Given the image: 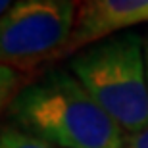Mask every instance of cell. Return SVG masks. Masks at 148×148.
<instances>
[{
    "label": "cell",
    "mask_w": 148,
    "mask_h": 148,
    "mask_svg": "<svg viewBox=\"0 0 148 148\" xmlns=\"http://www.w3.org/2000/svg\"><path fill=\"white\" fill-rule=\"evenodd\" d=\"M69 71L127 133L148 127V79L143 37L121 31L69 56Z\"/></svg>",
    "instance_id": "7a4b0ae2"
},
{
    "label": "cell",
    "mask_w": 148,
    "mask_h": 148,
    "mask_svg": "<svg viewBox=\"0 0 148 148\" xmlns=\"http://www.w3.org/2000/svg\"><path fill=\"white\" fill-rule=\"evenodd\" d=\"M0 148H58L54 144L40 140L37 137H31L21 129L16 127H4L2 137H0Z\"/></svg>",
    "instance_id": "5b68a950"
},
{
    "label": "cell",
    "mask_w": 148,
    "mask_h": 148,
    "mask_svg": "<svg viewBox=\"0 0 148 148\" xmlns=\"http://www.w3.org/2000/svg\"><path fill=\"white\" fill-rule=\"evenodd\" d=\"M23 133L58 148H121L127 133L71 71L50 67L8 104Z\"/></svg>",
    "instance_id": "6da1fadb"
},
{
    "label": "cell",
    "mask_w": 148,
    "mask_h": 148,
    "mask_svg": "<svg viewBox=\"0 0 148 148\" xmlns=\"http://www.w3.org/2000/svg\"><path fill=\"white\" fill-rule=\"evenodd\" d=\"M148 21V0H81L73 35L62 56Z\"/></svg>",
    "instance_id": "277c9868"
},
{
    "label": "cell",
    "mask_w": 148,
    "mask_h": 148,
    "mask_svg": "<svg viewBox=\"0 0 148 148\" xmlns=\"http://www.w3.org/2000/svg\"><path fill=\"white\" fill-rule=\"evenodd\" d=\"M143 46H144V64H146V79H148V31L143 37Z\"/></svg>",
    "instance_id": "ba28073f"
},
{
    "label": "cell",
    "mask_w": 148,
    "mask_h": 148,
    "mask_svg": "<svg viewBox=\"0 0 148 148\" xmlns=\"http://www.w3.org/2000/svg\"><path fill=\"white\" fill-rule=\"evenodd\" d=\"M121 148H148V127L143 131L125 135V140H123Z\"/></svg>",
    "instance_id": "8992f818"
},
{
    "label": "cell",
    "mask_w": 148,
    "mask_h": 148,
    "mask_svg": "<svg viewBox=\"0 0 148 148\" xmlns=\"http://www.w3.org/2000/svg\"><path fill=\"white\" fill-rule=\"evenodd\" d=\"M79 4L75 0H19L0 21L2 66L31 71L60 58L73 35Z\"/></svg>",
    "instance_id": "3957f363"
},
{
    "label": "cell",
    "mask_w": 148,
    "mask_h": 148,
    "mask_svg": "<svg viewBox=\"0 0 148 148\" xmlns=\"http://www.w3.org/2000/svg\"><path fill=\"white\" fill-rule=\"evenodd\" d=\"M16 2H19V0H0V12H2V16H4L6 12L16 4Z\"/></svg>",
    "instance_id": "52a82bcc"
}]
</instances>
